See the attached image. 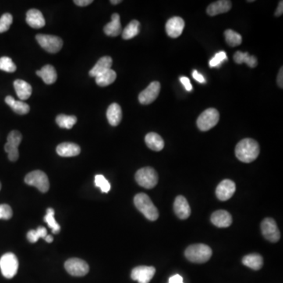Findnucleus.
<instances>
[{
	"instance_id": "393cba45",
	"label": "nucleus",
	"mask_w": 283,
	"mask_h": 283,
	"mask_svg": "<svg viewBox=\"0 0 283 283\" xmlns=\"http://www.w3.org/2000/svg\"><path fill=\"white\" fill-rule=\"evenodd\" d=\"M17 96L21 100H27L30 98L33 88L27 82L22 79H16L14 83Z\"/></svg>"
},
{
	"instance_id": "6ab92c4d",
	"label": "nucleus",
	"mask_w": 283,
	"mask_h": 283,
	"mask_svg": "<svg viewBox=\"0 0 283 283\" xmlns=\"http://www.w3.org/2000/svg\"><path fill=\"white\" fill-rule=\"evenodd\" d=\"M231 2L228 0H219L208 7L207 14L209 16H216L220 14L227 13L231 10Z\"/></svg>"
},
{
	"instance_id": "c85d7f7f",
	"label": "nucleus",
	"mask_w": 283,
	"mask_h": 283,
	"mask_svg": "<svg viewBox=\"0 0 283 283\" xmlns=\"http://www.w3.org/2000/svg\"><path fill=\"white\" fill-rule=\"evenodd\" d=\"M234 61L237 64H247L251 68H255L257 65V59L256 57L250 55L248 52L237 51L234 54Z\"/></svg>"
},
{
	"instance_id": "09e8293b",
	"label": "nucleus",
	"mask_w": 283,
	"mask_h": 283,
	"mask_svg": "<svg viewBox=\"0 0 283 283\" xmlns=\"http://www.w3.org/2000/svg\"><path fill=\"white\" fill-rule=\"evenodd\" d=\"M121 2H122L121 0H111V1H110V3L114 4V5H117V4H121Z\"/></svg>"
},
{
	"instance_id": "c03bdc74",
	"label": "nucleus",
	"mask_w": 283,
	"mask_h": 283,
	"mask_svg": "<svg viewBox=\"0 0 283 283\" xmlns=\"http://www.w3.org/2000/svg\"><path fill=\"white\" fill-rule=\"evenodd\" d=\"M93 3V0H75L74 4L79 7H86Z\"/></svg>"
},
{
	"instance_id": "e433bc0d",
	"label": "nucleus",
	"mask_w": 283,
	"mask_h": 283,
	"mask_svg": "<svg viewBox=\"0 0 283 283\" xmlns=\"http://www.w3.org/2000/svg\"><path fill=\"white\" fill-rule=\"evenodd\" d=\"M95 183L97 187L100 188L103 193H108L111 189L109 181L105 178L104 175H97L95 178Z\"/></svg>"
},
{
	"instance_id": "6e6552de",
	"label": "nucleus",
	"mask_w": 283,
	"mask_h": 283,
	"mask_svg": "<svg viewBox=\"0 0 283 283\" xmlns=\"http://www.w3.org/2000/svg\"><path fill=\"white\" fill-rule=\"evenodd\" d=\"M36 39L42 48L51 54L58 53L63 46V41L58 36L39 34L36 36Z\"/></svg>"
},
{
	"instance_id": "bb28decb",
	"label": "nucleus",
	"mask_w": 283,
	"mask_h": 283,
	"mask_svg": "<svg viewBox=\"0 0 283 283\" xmlns=\"http://www.w3.org/2000/svg\"><path fill=\"white\" fill-rule=\"evenodd\" d=\"M5 102L16 114H20V115L29 114V110H30V107L27 103H23L22 101H17L12 96H7Z\"/></svg>"
},
{
	"instance_id": "aec40b11",
	"label": "nucleus",
	"mask_w": 283,
	"mask_h": 283,
	"mask_svg": "<svg viewBox=\"0 0 283 283\" xmlns=\"http://www.w3.org/2000/svg\"><path fill=\"white\" fill-rule=\"evenodd\" d=\"M58 155L64 157H75L80 153V147L77 144L72 143H62L56 148Z\"/></svg>"
},
{
	"instance_id": "72a5a7b5",
	"label": "nucleus",
	"mask_w": 283,
	"mask_h": 283,
	"mask_svg": "<svg viewBox=\"0 0 283 283\" xmlns=\"http://www.w3.org/2000/svg\"><path fill=\"white\" fill-rule=\"evenodd\" d=\"M225 36L226 41L227 44L231 46V47H237L242 44V37L239 33H236L234 30L231 29H227L224 33Z\"/></svg>"
},
{
	"instance_id": "a18cd8bd",
	"label": "nucleus",
	"mask_w": 283,
	"mask_h": 283,
	"mask_svg": "<svg viewBox=\"0 0 283 283\" xmlns=\"http://www.w3.org/2000/svg\"><path fill=\"white\" fill-rule=\"evenodd\" d=\"M283 68L281 67L278 72V78H277V83H278V87L280 88H283Z\"/></svg>"
},
{
	"instance_id": "0eeeda50",
	"label": "nucleus",
	"mask_w": 283,
	"mask_h": 283,
	"mask_svg": "<svg viewBox=\"0 0 283 283\" xmlns=\"http://www.w3.org/2000/svg\"><path fill=\"white\" fill-rule=\"evenodd\" d=\"M18 258L14 253H6L0 259V269L5 278H14L18 272Z\"/></svg>"
},
{
	"instance_id": "c756f323",
	"label": "nucleus",
	"mask_w": 283,
	"mask_h": 283,
	"mask_svg": "<svg viewBox=\"0 0 283 283\" xmlns=\"http://www.w3.org/2000/svg\"><path fill=\"white\" fill-rule=\"evenodd\" d=\"M116 79H117V73L115 71L110 69L96 76V82L100 87H107L114 83Z\"/></svg>"
},
{
	"instance_id": "7ed1b4c3",
	"label": "nucleus",
	"mask_w": 283,
	"mask_h": 283,
	"mask_svg": "<svg viewBox=\"0 0 283 283\" xmlns=\"http://www.w3.org/2000/svg\"><path fill=\"white\" fill-rule=\"evenodd\" d=\"M213 255V251L209 245L205 244H195L190 245L185 251L186 259L196 263H204L209 261Z\"/></svg>"
},
{
	"instance_id": "dca6fc26",
	"label": "nucleus",
	"mask_w": 283,
	"mask_h": 283,
	"mask_svg": "<svg viewBox=\"0 0 283 283\" xmlns=\"http://www.w3.org/2000/svg\"><path fill=\"white\" fill-rule=\"evenodd\" d=\"M174 211L177 217L181 220H186L189 218L192 213L189 203L183 196L177 197L174 202Z\"/></svg>"
},
{
	"instance_id": "f704fd0d",
	"label": "nucleus",
	"mask_w": 283,
	"mask_h": 283,
	"mask_svg": "<svg viewBox=\"0 0 283 283\" xmlns=\"http://www.w3.org/2000/svg\"><path fill=\"white\" fill-rule=\"evenodd\" d=\"M47 235V230L45 227H39L36 230H31L28 232L27 238L31 243H35L37 242L40 238L45 239Z\"/></svg>"
},
{
	"instance_id": "1a4fd4ad",
	"label": "nucleus",
	"mask_w": 283,
	"mask_h": 283,
	"mask_svg": "<svg viewBox=\"0 0 283 283\" xmlns=\"http://www.w3.org/2000/svg\"><path fill=\"white\" fill-rule=\"evenodd\" d=\"M22 140V135L18 131H12L8 135V142L6 143L4 149H5V151L8 153L10 161H18V157H19L18 146L21 144Z\"/></svg>"
},
{
	"instance_id": "39448f33",
	"label": "nucleus",
	"mask_w": 283,
	"mask_h": 283,
	"mask_svg": "<svg viewBox=\"0 0 283 283\" xmlns=\"http://www.w3.org/2000/svg\"><path fill=\"white\" fill-rule=\"evenodd\" d=\"M220 114L218 110L209 108L205 110L197 120L198 128L202 132H207L218 124Z\"/></svg>"
},
{
	"instance_id": "2eb2a0df",
	"label": "nucleus",
	"mask_w": 283,
	"mask_h": 283,
	"mask_svg": "<svg viewBox=\"0 0 283 283\" xmlns=\"http://www.w3.org/2000/svg\"><path fill=\"white\" fill-rule=\"evenodd\" d=\"M185 27V22L180 17L170 18L165 26L166 33L171 38H177L182 35Z\"/></svg>"
},
{
	"instance_id": "a878e982",
	"label": "nucleus",
	"mask_w": 283,
	"mask_h": 283,
	"mask_svg": "<svg viewBox=\"0 0 283 283\" xmlns=\"http://www.w3.org/2000/svg\"><path fill=\"white\" fill-rule=\"evenodd\" d=\"M36 74L40 76L47 84H52L58 78L56 70L51 65H44L40 70L36 71Z\"/></svg>"
},
{
	"instance_id": "c9c22d12",
	"label": "nucleus",
	"mask_w": 283,
	"mask_h": 283,
	"mask_svg": "<svg viewBox=\"0 0 283 283\" xmlns=\"http://www.w3.org/2000/svg\"><path fill=\"white\" fill-rule=\"evenodd\" d=\"M0 69L7 72H14L16 71L17 66L9 57L0 58Z\"/></svg>"
},
{
	"instance_id": "79ce46f5",
	"label": "nucleus",
	"mask_w": 283,
	"mask_h": 283,
	"mask_svg": "<svg viewBox=\"0 0 283 283\" xmlns=\"http://www.w3.org/2000/svg\"><path fill=\"white\" fill-rule=\"evenodd\" d=\"M192 75H193L194 79H196L197 81H199V83H206V79H205L204 76H202L201 73H199L198 71L194 70L193 74Z\"/></svg>"
},
{
	"instance_id": "4be33fe9",
	"label": "nucleus",
	"mask_w": 283,
	"mask_h": 283,
	"mask_svg": "<svg viewBox=\"0 0 283 283\" xmlns=\"http://www.w3.org/2000/svg\"><path fill=\"white\" fill-rule=\"evenodd\" d=\"M121 32H122V27H121L120 15L118 14H114L112 15V21L105 26L104 33L108 36L116 37L119 36Z\"/></svg>"
},
{
	"instance_id": "20e7f679",
	"label": "nucleus",
	"mask_w": 283,
	"mask_h": 283,
	"mask_svg": "<svg viewBox=\"0 0 283 283\" xmlns=\"http://www.w3.org/2000/svg\"><path fill=\"white\" fill-rule=\"evenodd\" d=\"M135 180L139 186L146 189H152L158 182V175L154 168L145 167L138 170L135 173Z\"/></svg>"
},
{
	"instance_id": "412c9836",
	"label": "nucleus",
	"mask_w": 283,
	"mask_h": 283,
	"mask_svg": "<svg viewBox=\"0 0 283 283\" xmlns=\"http://www.w3.org/2000/svg\"><path fill=\"white\" fill-rule=\"evenodd\" d=\"M113 65L112 58L110 56H104L98 61L93 68L89 72V75L92 77H96L103 72L111 69Z\"/></svg>"
},
{
	"instance_id": "f257e3e1",
	"label": "nucleus",
	"mask_w": 283,
	"mask_h": 283,
	"mask_svg": "<svg viewBox=\"0 0 283 283\" xmlns=\"http://www.w3.org/2000/svg\"><path fill=\"white\" fill-rule=\"evenodd\" d=\"M260 154V146L253 139H244L235 147V155L240 161L251 163Z\"/></svg>"
},
{
	"instance_id": "4468645a",
	"label": "nucleus",
	"mask_w": 283,
	"mask_h": 283,
	"mask_svg": "<svg viewBox=\"0 0 283 283\" xmlns=\"http://www.w3.org/2000/svg\"><path fill=\"white\" fill-rule=\"evenodd\" d=\"M236 191V185L235 182L231 179H224L217 186L216 190V195L219 200L225 201L231 199Z\"/></svg>"
},
{
	"instance_id": "f03ea898",
	"label": "nucleus",
	"mask_w": 283,
	"mask_h": 283,
	"mask_svg": "<svg viewBox=\"0 0 283 283\" xmlns=\"http://www.w3.org/2000/svg\"><path fill=\"white\" fill-rule=\"evenodd\" d=\"M135 207L140 213L144 215L146 219L150 221H155L158 219L159 213L157 207L154 206L148 195L144 193H139L135 195L134 199Z\"/></svg>"
},
{
	"instance_id": "ddd939ff",
	"label": "nucleus",
	"mask_w": 283,
	"mask_h": 283,
	"mask_svg": "<svg viewBox=\"0 0 283 283\" xmlns=\"http://www.w3.org/2000/svg\"><path fill=\"white\" fill-rule=\"evenodd\" d=\"M155 267L149 266H139L132 270L131 278L139 283H149L155 274Z\"/></svg>"
},
{
	"instance_id": "cd10ccee",
	"label": "nucleus",
	"mask_w": 283,
	"mask_h": 283,
	"mask_svg": "<svg viewBox=\"0 0 283 283\" xmlns=\"http://www.w3.org/2000/svg\"><path fill=\"white\" fill-rule=\"evenodd\" d=\"M242 263L253 270H260L263 267V257L257 253L246 255L242 259Z\"/></svg>"
},
{
	"instance_id": "b1692460",
	"label": "nucleus",
	"mask_w": 283,
	"mask_h": 283,
	"mask_svg": "<svg viewBox=\"0 0 283 283\" xmlns=\"http://www.w3.org/2000/svg\"><path fill=\"white\" fill-rule=\"evenodd\" d=\"M146 146L153 151H161L164 146V142L161 135L155 132H150L145 137Z\"/></svg>"
},
{
	"instance_id": "f3484780",
	"label": "nucleus",
	"mask_w": 283,
	"mask_h": 283,
	"mask_svg": "<svg viewBox=\"0 0 283 283\" xmlns=\"http://www.w3.org/2000/svg\"><path fill=\"white\" fill-rule=\"evenodd\" d=\"M211 222L216 227H228L232 224V217L228 212L226 210H218L214 212L212 215Z\"/></svg>"
},
{
	"instance_id": "423d86ee",
	"label": "nucleus",
	"mask_w": 283,
	"mask_h": 283,
	"mask_svg": "<svg viewBox=\"0 0 283 283\" xmlns=\"http://www.w3.org/2000/svg\"><path fill=\"white\" fill-rule=\"evenodd\" d=\"M25 182L29 186H35L42 193L48 192L50 188L48 177L40 170L31 171L25 178Z\"/></svg>"
},
{
	"instance_id": "49530a36",
	"label": "nucleus",
	"mask_w": 283,
	"mask_h": 283,
	"mask_svg": "<svg viewBox=\"0 0 283 283\" xmlns=\"http://www.w3.org/2000/svg\"><path fill=\"white\" fill-rule=\"evenodd\" d=\"M282 14H283V2L282 1H280V2L278 3V8H277V10H276L275 14H274V15H275L276 17H279L281 16V15H282Z\"/></svg>"
},
{
	"instance_id": "58836bf2",
	"label": "nucleus",
	"mask_w": 283,
	"mask_h": 283,
	"mask_svg": "<svg viewBox=\"0 0 283 283\" xmlns=\"http://www.w3.org/2000/svg\"><path fill=\"white\" fill-rule=\"evenodd\" d=\"M227 59V54L224 51H220L215 54V56L209 61V65L211 68L213 67H219L223 61Z\"/></svg>"
},
{
	"instance_id": "8fccbe9b",
	"label": "nucleus",
	"mask_w": 283,
	"mask_h": 283,
	"mask_svg": "<svg viewBox=\"0 0 283 283\" xmlns=\"http://www.w3.org/2000/svg\"><path fill=\"white\" fill-rule=\"evenodd\" d=\"M2 188V185H1V182H0V190Z\"/></svg>"
},
{
	"instance_id": "f8f14e48",
	"label": "nucleus",
	"mask_w": 283,
	"mask_h": 283,
	"mask_svg": "<svg viewBox=\"0 0 283 283\" xmlns=\"http://www.w3.org/2000/svg\"><path fill=\"white\" fill-rule=\"evenodd\" d=\"M160 91H161V83L158 81L152 82L148 87L139 94V103L143 105L151 104L157 100Z\"/></svg>"
},
{
	"instance_id": "9d476101",
	"label": "nucleus",
	"mask_w": 283,
	"mask_h": 283,
	"mask_svg": "<svg viewBox=\"0 0 283 283\" xmlns=\"http://www.w3.org/2000/svg\"><path fill=\"white\" fill-rule=\"evenodd\" d=\"M67 272L75 277H82L89 272V266L87 262L79 258H71L65 263Z\"/></svg>"
},
{
	"instance_id": "473e14b6",
	"label": "nucleus",
	"mask_w": 283,
	"mask_h": 283,
	"mask_svg": "<svg viewBox=\"0 0 283 283\" xmlns=\"http://www.w3.org/2000/svg\"><path fill=\"white\" fill-rule=\"evenodd\" d=\"M44 221L47 223V225L52 230L53 234H58L61 230L59 224L56 222L54 218V210L52 208H49L47 210V214L44 217Z\"/></svg>"
},
{
	"instance_id": "9b49d317",
	"label": "nucleus",
	"mask_w": 283,
	"mask_h": 283,
	"mask_svg": "<svg viewBox=\"0 0 283 283\" xmlns=\"http://www.w3.org/2000/svg\"><path fill=\"white\" fill-rule=\"evenodd\" d=\"M263 237L270 242H277L280 239V231L275 221L271 218H266L261 223Z\"/></svg>"
},
{
	"instance_id": "a19ab883",
	"label": "nucleus",
	"mask_w": 283,
	"mask_h": 283,
	"mask_svg": "<svg viewBox=\"0 0 283 283\" xmlns=\"http://www.w3.org/2000/svg\"><path fill=\"white\" fill-rule=\"evenodd\" d=\"M180 81L181 83H182V85H183L184 87L186 88V90H188V91L192 90L193 87H192V83H191V81H190L189 78L182 76V77H180Z\"/></svg>"
},
{
	"instance_id": "7c9ffc66",
	"label": "nucleus",
	"mask_w": 283,
	"mask_h": 283,
	"mask_svg": "<svg viewBox=\"0 0 283 283\" xmlns=\"http://www.w3.org/2000/svg\"><path fill=\"white\" fill-rule=\"evenodd\" d=\"M140 32V23L137 20H133L128 24L122 32L124 40H131L139 34Z\"/></svg>"
},
{
	"instance_id": "4c0bfd02",
	"label": "nucleus",
	"mask_w": 283,
	"mask_h": 283,
	"mask_svg": "<svg viewBox=\"0 0 283 283\" xmlns=\"http://www.w3.org/2000/svg\"><path fill=\"white\" fill-rule=\"evenodd\" d=\"M13 22V17L11 14H4L0 18V33H5L9 30L11 24Z\"/></svg>"
},
{
	"instance_id": "2f4dec72",
	"label": "nucleus",
	"mask_w": 283,
	"mask_h": 283,
	"mask_svg": "<svg viewBox=\"0 0 283 283\" xmlns=\"http://www.w3.org/2000/svg\"><path fill=\"white\" fill-rule=\"evenodd\" d=\"M77 122V118L75 116H67L65 114H60L56 118L57 125L61 128L71 129Z\"/></svg>"
},
{
	"instance_id": "5701e85b",
	"label": "nucleus",
	"mask_w": 283,
	"mask_h": 283,
	"mask_svg": "<svg viewBox=\"0 0 283 283\" xmlns=\"http://www.w3.org/2000/svg\"><path fill=\"white\" fill-rule=\"evenodd\" d=\"M107 119L110 125L118 126L122 120V110L118 103H113L109 107L107 112Z\"/></svg>"
},
{
	"instance_id": "de8ad7c7",
	"label": "nucleus",
	"mask_w": 283,
	"mask_h": 283,
	"mask_svg": "<svg viewBox=\"0 0 283 283\" xmlns=\"http://www.w3.org/2000/svg\"><path fill=\"white\" fill-rule=\"evenodd\" d=\"M44 240H45L46 242H48V243H51V242H53L54 238H53V237L51 236V235H47V237H46Z\"/></svg>"
},
{
	"instance_id": "a211bd4d",
	"label": "nucleus",
	"mask_w": 283,
	"mask_h": 283,
	"mask_svg": "<svg viewBox=\"0 0 283 283\" xmlns=\"http://www.w3.org/2000/svg\"><path fill=\"white\" fill-rule=\"evenodd\" d=\"M26 22L33 29H41L45 26L44 15L39 10L31 9L26 14Z\"/></svg>"
},
{
	"instance_id": "ea45409f",
	"label": "nucleus",
	"mask_w": 283,
	"mask_h": 283,
	"mask_svg": "<svg viewBox=\"0 0 283 283\" xmlns=\"http://www.w3.org/2000/svg\"><path fill=\"white\" fill-rule=\"evenodd\" d=\"M13 216L11 206L7 204L0 205V220H10Z\"/></svg>"
},
{
	"instance_id": "37998d69",
	"label": "nucleus",
	"mask_w": 283,
	"mask_h": 283,
	"mask_svg": "<svg viewBox=\"0 0 283 283\" xmlns=\"http://www.w3.org/2000/svg\"><path fill=\"white\" fill-rule=\"evenodd\" d=\"M168 283H184L183 278L179 274H175V275L171 276L168 280Z\"/></svg>"
}]
</instances>
